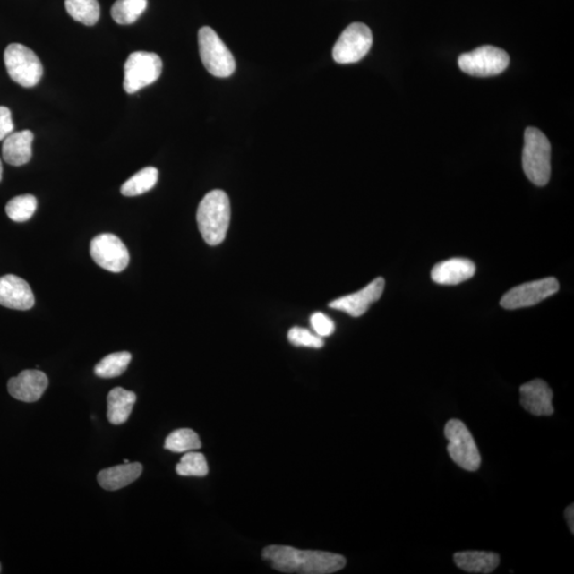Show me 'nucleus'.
<instances>
[{
    "label": "nucleus",
    "mask_w": 574,
    "mask_h": 574,
    "mask_svg": "<svg viewBox=\"0 0 574 574\" xmlns=\"http://www.w3.org/2000/svg\"><path fill=\"white\" fill-rule=\"evenodd\" d=\"M263 558L270 561L276 570L284 573L330 574L342 570L347 562L343 555L287 545L266 547Z\"/></svg>",
    "instance_id": "obj_1"
},
{
    "label": "nucleus",
    "mask_w": 574,
    "mask_h": 574,
    "mask_svg": "<svg viewBox=\"0 0 574 574\" xmlns=\"http://www.w3.org/2000/svg\"><path fill=\"white\" fill-rule=\"evenodd\" d=\"M230 218V201L224 191L214 190L203 197L198 207L197 223L208 245L218 246L225 241Z\"/></svg>",
    "instance_id": "obj_2"
},
{
    "label": "nucleus",
    "mask_w": 574,
    "mask_h": 574,
    "mask_svg": "<svg viewBox=\"0 0 574 574\" xmlns=\"http://www.w3.org/2000/svg\"><path fill=\"white\" fill-rule=\"evenodd\" d=\"M522 167L532 184L537 186L548 184L551 177V145L547 136L537 128L526 130Z\"/></svg>",
    "instance_id": "obj_3"
},
{
    "label": "nucleus",
    "mask_w": 574,
    "mask_h": 574,
    "mask_svg": "<svg viewBox=\"0 0 574 574\" xmlns=\"http://www.w3.org/2000/svg\"><path fill=\"white\" fill-rule=\"evenodd\" d=\"M198 44L202 64L211 75L227 78L235 73V56L212 28L202 27L199 30Z\"/></svg>",
    "instance_id": "obj_4"
},
{
    "label": "nucleus",
    "mask_w": 574,
    "mask_h": 574,
    "mask_svg": "<svg viewBox=\"0 0 574 574\" xmlns=\"http://www.w3.org/2000/svg\"><path fill=\"white\" fill-rule=\"evenodd\" d=\"M4 60L9 76L24 88H33L41 81L43 65L30 48L21 44H10L4 50Z\"/></svg>",
    "instance_id": "obj_5"
},
{
    "label": "nucleus",
    "mask_w": 574,
    "mask_h": 574,
    "mask_svg": "<svg viewBox=\"0 0 574 574\" xmlns=\"http://www.w3.org/2000/svg\"><path fill=\"white\" fill-rule=\"evenodd\" d=\"M448 453L454 463L467 471H476L481 466V456L473 434L458 419H451L446 424Z\"/></svg>",
    "instance_id": "obj_6"
},
{
    "label": "nucleus",
    "mask_w": 574,
    "mask_h": 574,
    "mask_svg": "<svg viewBox=\"0 0 574 574\" xmlns=\"http://www.w3.org/2000/svg\"><path fill=\"white\" fill-rule=\"evenodd\" d=\"M162 60L157 54L136 51L124 64V90L134 94L155 83L162 73Z\"/></svg>",
    "instance_id": "obj_7"
},
{
    "label": "nucleus",
    "mask_w": 574,
    "mask_h": 574,
    "mask_svg": "<svg viewBox=\"0 0 574 574\" xmlns=\"http://www.w3.org/2000/svg\"><path fill=\"white\" fill-rule=\"evenodd\" d=\"M510 56L507 51L485 45L471 53L458 56V67L464 73L475 77H492L500 75L507 70Z\"/></svg>",
    "instance_id": "obj_8"
},
{
    "label": "nucleus",
    "mask_w": 574,
    "mask_h": 574,
    "mask_svg": "<svg viewBox=\"0 0 574 574\" xmlns=\"http://www.w3.org/2000/svg\"><path fill=\"white\" fill-rule=\"evenodd\" d=\"M373 33L363 22H354L346 28L333 48V59L339 64H356L373 47Z\"/></svg>",
    "instance_id": "obj_9"
},
{
    "label": "nucleus",
    "mask_w": 574,
    "mask_h": 574,
    "mask_svg": "<svg viewBox=\"0 0 574 574\" xmlns=\"http://www.w3.org/2000/svg\"><path fill=\"white\" fill-rule=\"evenodd\" d=\"M90 253L96 264L111 272L126 270L130 261L126 245L110 233L95 236L90 242Z\"/></svg>",
    "instance_id": "obj_10"
},
{
    "label": "nucleus",
    "mask_w": 574,
    "mask_h": 574,
    "mask_svg": "<svg viewBox=\"0 0 574 574\" xmlns=\"http://www.w3.org/2000/svg\"><path fill=\"white\" fill-rule=\"evenodd\" d=\"M560 283L555 278L532 281L511 288L500 301L502 308L517 310L536 305L544 299L558 293Z\"/></svg>",
    "instance_id": "obj_11"
},
{
    "label": "nucleus",
    "mask_w": 574,
    "mask_h": 574,
    "mask_svg": "<svg viewBox=\"0 0 574 574\" xmlns=\"http://www.w3.org/2000/svg\"><path fill=\"white\" fill-rule=\"evenodd\" d=\"M385 280L383 278H377L367 287L355 294L344 296L342 298L330 303L331 309L343 311L352 317H360L367 312L369 306L376 303L384 292Z\"/></svg>",
    "instance_id": "obj_12"
},
{
    "label": "nucleus",
    "mask_w": 574,
    "mask_h": 574,
    "mask_svg": "<svg viewBox=\"0 0 574 574\" xmlns=\"http://www.w3.org/2000/svg\"><path fill=\"white\" fill-rule=\"evenodd\" d=\"M553 391L544 380L530 381L520 388V403L525 410L535 416H550L554 413Z\"/></svg>",
    "instance_id": "obj_13"
},
{
    "label": "nucleus",
    "mask_w": 574,
    "mask_h": 574,
    "mask_svg": "<svg viewBox=\"0 0 574 574\" xmlns=\"http://www.w3.org/2000/svg\"><path fill=\"white\" fill-rule=\"evenodd\" d=\"M34 301L32 289L24 279L14 275L0 278V305L27 311L33 308Z\"/></svg>",
    "instance_id": "obj_14"
},
{
    "label": "nucleus",
    "mask_w": 574,
    "mask_h": 574,
    "mask_svg": "<svg viewBox=\"0 0 574 574\" xmlns=\"http://www.w3.org/2000/svg\"><path fill=\"white\" fill-rule=\"evenodd\" d=\"M48 388L47 374L39 371H24L8 382L9 394L16 400L36 402L41 399Z\"/></svg>",
    "instance_id": "obj_15"
},
{
    "label": "nucleus",
    "mask_w": 574,
    "mask_h": 574,
    "mask_svg": "<svg viewBox=\"0 0 574 574\" xmlns=\"http://www.w3.org/2000/svg\"><path fill=\"white\" fill-rule=\"evenodd\" d=\"M475 274V265L473 261L463 258H454L443 261L433 267L431 277L441 286H458V284L471 279Z\"/></svg>",
    "instance_id": "obj_16"
},
{
    "label": "nucleus",
    "mask_w": 574,
    "mask_h": 574,
    "mask_svg": "<svg viewBox=\"0 0 574 574\" xmlns=\"http://www.w3.org/2000/svg\"><path fill=\"white\" fill-rule=\"evenodd\" d=\"M33 139L34 135L30 130L8 135L4 140V160L13 167H21L30 162L32 158Z\"/></svg>",
    "instance_id": "obj_17"
},
{
    "label": "nucleus",
    "mask_w": 574,
    "mask_h": 574,
    "mask_svg": "<svg viewBox=\"0 0 574 574\" xmlns=\"http://www.w3.org/2000/svg\"><path fill=\"white\" fill-rule=\"evenodd\" d=\"M143 473L141 463H127L101 470L98 475L99 485L106 491H118L138 480Z\"/></svg>",
    "instance_id": "obj_18"
},
{
    "label": "nucleus",
    "mask_w": 574,
    "mask_h": 574,
    "mask_svg": "<svg viewBox=\"0 0 574 574\" xmlns=\"http://www.w3.org/2000/svg\"><path fill=\"white\" fill-rule=\"evenodd\" d=\"M460 570L469 573H492L500 564V556L484 551H464L454 554Z\"/></svg>",
    "instance_id": "obj_19"
},
{
    "label": "nucleus",
    "mask_w": 574,
    "mask_h": 574,
    "mask_svg": "<svg viewBox=\"0 0 574 574\" xmlns=\"http://www.w3.org/2000/svg\"><path fill=\"white\" fill-rule=\"evenodd\" d=\"M136 401L133 391L122 388L113 389L107 395V419L112 424L119 425L127 422Z\"/></svg>",
    "instance_id": "obj_20"
},
{
    "label": "nucleus",
    "mask_w": 574,
    "mask_h": 574,
    "mask_svg": "<svg viewBox=\"0 0 574 574\" xmlns=\"http://www.w3.org/2000/svg\"><path fill=\"white\" fill-rule=\"evenodd\" d=\"M158 179V170L155 167H146L124 182L121 193L127 197L143 195L155 187Z\"/></svg>",
    "instance_id": "obj_21"
},
{
    "label": "nucleus",
    "mask_w": 574,
    "mask_h": 574,
    "mask_svg": "<svg viewBox=\"0 0 574 574\" xmlns=\"http://www.w3.org/2000/svg\"><path fill=\"white\" fill-rule=\"evenodd\" d=\"M65 8L73 20L85 26L98 24L100 16L99 0H65Z\"/></svg>",
    "instance_id": "obj_22"
},
{
    "label": "nucleus",
    "mask_w": 574,
    "mask_h": 574,
    "mask_svg": "<svg viewBox=\"0 0 574 574\" xmlns=\"http://www.w3.org/2000/svg\"><path fill=\"white\" fill-rule=\"evenodd\" d=\"M132 360L133 356L130 352H116V354L105 356L104 359L95 366V374L96 376L104 379L121 376V374L127 371Z\"/></svg>",
    "instance_id": "obj_23"
},
{
    "label": "nucleus",
    "mask_w": 574,
    "mask_h": 574,
    "mask_svg": "<svg viewBox=\"0 0 574 574\" xmlns=\"http://www.w3.org/2000/svg\"><path fill=\"white\" fill-rule=\"evenodd\" d=\"M147 0H117L112 5V19L119 25H132L145 13Z\"/></svg>",
    "instance_id": "obj_24"
},
{
    "label": "nucleus",
    "mask_w": 574,
    "mask_h": 574,
    "mask_svg": "<svg viewBox=\"0 0 574 574\" xmlns=\"http://www.w3.org/2000/svg\"><path fill=\"white\" fill-rule=\"evenodd\" d=\"M201 441L195 431L179 429L172 432L165 440L164 448L175 453H186L201 448Z\"/></svg>",
    "instance_id": "obj_25"
},
{
    "label": "nucleus",
    "mask_w": 574,
    "mask_h": 574,
    "mask_svg": "<svg viewBox=\"0 0 574 574\" xmlns=\"http://www.w3.org/2000/svg\"><path fill=\"white\" fill-rule=\"evenodd\" d=\"M38 208L37 198L33 195H21L11 199L5 206V213L16 223L30 220Z\"/></svg>",
    "instance_id": "obj_26"
},
{
    "label": "nucleus",
    "mask_w": 574,
    "mask_h": 574,
    "mask_svg": "<svg viewBox=\"0 0 574 574\" xmlns=\"http://www.w3.org/2000/svg\"><path fill=\"white\" fill-rule=\"evenodd\" d=\"M176 471L181 476H206L209 474L206 457L199 452H186L176 467Z\"/></svg>",
    "instance_id": "obj_27"
},
{
    "label": "nucleus",
    "mask_w": 574,
    "mask_h": 574,
    "mask_svg": "<svg viewBox=\"0 0 574 574\" xmlns=\"http://www.w3.org/2000/svg\"><path fill=\"white\" fill-rule=\"evenodd\" d=\"M289 343L297 347H306V348H322L325 342H323L322 338L318 337L315 333H313L308 329H304L300 327H294L289 330L287 334Z\"/></svg>",
    "instance_id": "obj_28"
},
{
    "label": "nucleus",
    "mask_w": 574,
    "mask_h": 574,
    "mask_svg": "<svg viewBox=\"0 0 574 574\" xmlns=\"http://www.w3.org/2000/svg\"><path fill=\"white\" fill-rule=\"evenodd\" d=\"M312 329L314 333L321 338H328L335 331V323L329 316L323 313L317 312L310 318Z\"/></svg>",
    "instance_id": "obj_29"
},
{
    "label": "nucleus",
    "mask_w": 574,
    "mask_h": 574,
    "mask_svg": "<svg viewBox=\"0 0 574 574\" xmlns=\"http://www.w3.org/2000/svg\"><path fill=\"white\" fill-rule=\"evenodd\" d=\"M13 116L7 107L0 106V141H4L13 133Z\"/></svg>",
    "instance_id": "obj_30"
},
{
    "label": "nucleus",
    "mask_w": 574,
    "mask_h": 574,
    "mask_svg": "<svg viewBox=\"0 0 574 574\" xmlns=\"http://www.w3.org/2000/svg\"><path fill=\"white\" fill-rule=\"evenodd\" d=\"M565 517L567 520L568 527H570L571 533H574V505L571 504L570 507H568L565 511Z\"/></svg>",
    "instance_id": "obj_31"
},
{
    "label": "nucleus",
    "mask_w": 574,
    "mask_h": 574,
    "mask_svg": "<svg viewBox=\"0 0 574 574\" xmlns=\"http://www.w3.org/2000/svg\"><path fill=\"white\" fill-rule=\"evenodd\" d=\"M3 179V164L2 160H0V182H2Z\"/></svg>",
    "instance_id": "obj_32"
},
{
    "label": "nucleus",
    "mask_w": 574,
    "mask_h": 574,
    "mask_svg": "<svg viewBox=\"0 0 574 574\" xmlns=\"http://www.w3.org/2000/svg\"><path fill=\"white\" fill-rule=\"evenodd\" d=\"M0 570H2V567H0Z\"/></svg>",
    "instance_id": "obj_33"
}]
</instances>
